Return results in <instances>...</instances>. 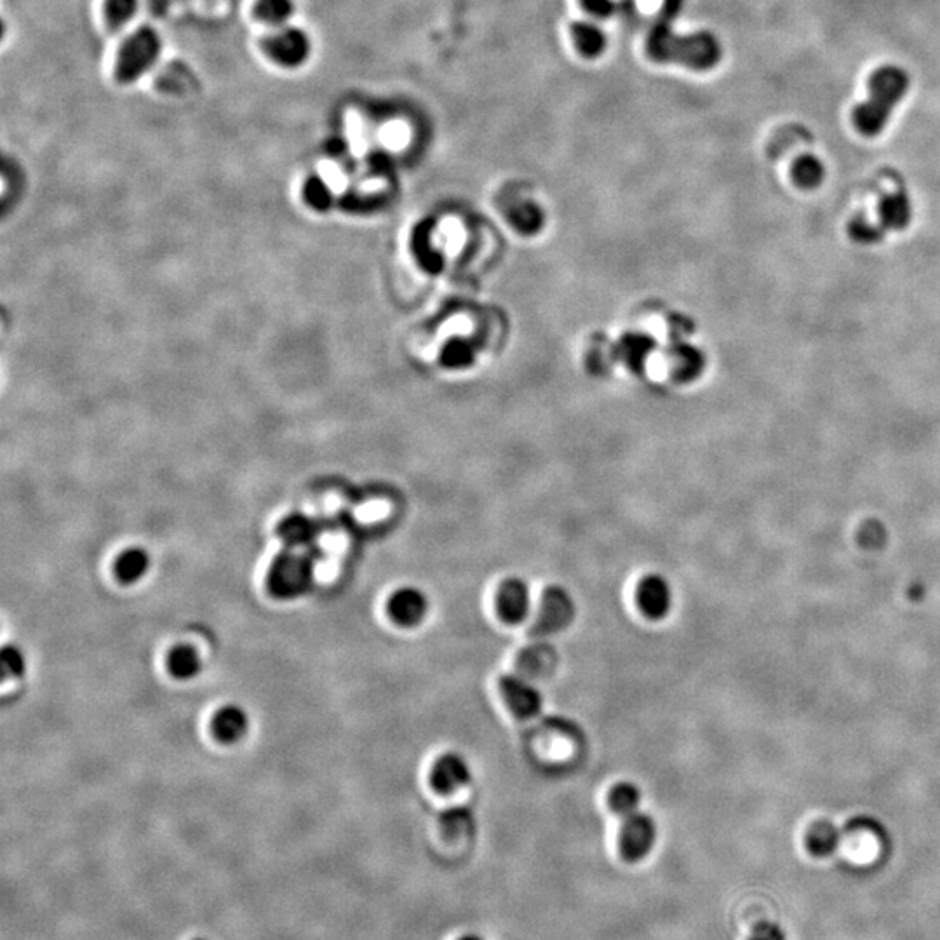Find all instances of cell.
Returning <instances> with one entry per match:
<instances>
[{
	"instance_id": "1",
	"label": "cell",
	"mask_w": 940,
	"mask_h": 940,
	"mask_svg": "<svg viewBox=\"0 0 940 940\" xmlns=\"http://www.w3.org/2000/svg\"><path fill=\"white\" fill-rule=\"evenodd\" d=\"M907 89L909 77L902 68L887 65L876 70L869 79V98L853 112V126L860 135H880Z\"/></svg>"
},
{
	"instance_id": "2",
	"label": "cell",
	"mask_w": 940,
	"mask_h": 940,
	"mask_svg": "<svg viewBox=\"0 0 940 940\" xmlns=\"http://www.w3.org/2000/svg\"><path fill=\"white\" fill-rule=\"evenodd\" d=\"M161 37L154 28L143 27L129 35L117 54L115 77L121 84H131L154 65L161 54Z\"/></svg>"
},
{
	"instance_id": "3",
	"label": "cell",
	"mask_w": 940,
	"mask_h": 940,
	"mask_svg": "<svg viewBox=\"0 0 940 940\" xmlns=\"http://www.w3.org/2000/svg\"><path fill=\"white\" fill-rule=\"evenodd\" d=\"M655 841L657 826L652 817L639 812L624 817L618 833V846L625 860L638 862L645 859L646 855L652 852Z\"/></svg>"
},
{
	"instance_id": "4",
	"label": "cell",
	"mask_w": 940,
	"mask_h": 940,
	"mask_svg": "<svg viewBox=\"0 0 940 940\" xmlns=\"http://www.w3.org/2000/svg\"><path fill=\"white\" fill-rule=\"evenodd\" d=\"M575 603L563 587H549L540 599L537 624L535 629L540 634H554L563 631L573 622Z\"/></svg>"
},
{
	"instance_id": "5",
	"label": "cell",
	"mask_w": 940,
	"mask_h": 940,
	"mask_svg": "<svg viewBox=\"0 0 940 940\" xmlns=\"http://www.w3.org/2000/svg\"><path fill=\"white\" fill-rule=\"evenodd\" d=\"M265 51L284 67H298L309 58V37L298 28H284L265 41Z\"/></svg>"
},
{
	"instance_id": "6",
	"label": "cell",
	"mask_w": 940,
	"mask_h": 940,
	"mask_svg": "<svg viewBox=\"0 0 940 940\" xmlns=\"http://www.w3.org/2000/svg\"><path fill=\"white\" fill-rule=\"evenodd\" d=\"M472 770L467 759L458 752H446L434 761L430 770V784L437 793L453 794L467 786Z\"/></svg>"
},
{
	"instance_id": "7",
	"label": "cell",
	"mask_w": 940,
	"mask_h": 940,
	"mask_svg": "<svg viewBox=\"0 0 940 940\" xmlns=\"http://www.w3.org/2000/svg\"><path fill=\"white\" fill-rule=\"evenodd\" d=\"M636 601L643 615L652 620L667 617L672 608V587L662 575L652 573L639 580Z\"/></svg>"
},
{
	"instance_id": "8",
	"label": "cell",
	"mask_w": 940,
	"mask_h": 940,
	"mask_svg": "<svg viewBox=\"0 0 940 940\" xmlns=\"http://www.w3.org/2000/svg\"><path fill=\"white\" fill-rule=\"evenodd\" d=\"M500 692L511 711L519 718L537 716L544 705V697L537 686L519 676H504L500 679Z\"/></svg>"
},
{
	"instance_id": "9",
	"label": "cell",
	"mask_w": 940,
	"mask_h": 940,
	"mask_svg": "<svg viewBox=\"0 0 940 940\" xmlns=\"http://www.w3.org/2000/svg\"><path fill=\"white\" fill-rule=\"evenodd\" d=\"M389 617L403 627H415L429 611V599L417 587H401L387 603Z\"/></svg>"
},
{
	"instance_id": "10",
	"label": "cell",
	"mask_w": 940,
	"mask_h": 940,
	"mask_svg": "<svg viewBox=\"0 0 940 940\" xmlns=\"http://www.w3.org/2000/svg\"><path fill=\"white\" fill-rule=\"evenodd\" d=\"M497 610L509 624H519L531 610V591L521 578H507L497 591Z\"/></svg>"
},
{
	"instance_id": "11",
	"label": "cell",
	"mask_w": 940,
	"mask_h": 940,
	"mask_svg": "<svg viewBox=\"0 0 940 940\" xmlns=\"http://www.w3.org/2000/svg\"><path fill=\"white\" fill-rule=\"evenodd\" d=\"M310 570L302 558H279L270 571V587L277 596H295L309 584Z\"/></svg>"
},
{
	"instance_id": "12",
	"label": "cell",
	"mask_w": 940,
	"mask_h": 940,
	"mask_svg": "<svg viewBox=\"0 0 940 940\" xmlns=\"http://www.w3.org/2000/svg\"><path fill=\"white\" fill-rule=\"evenodd\" d=\"M249 719L239 705H223L213 716V733L223 744H235L248 732Z\"/></svg>"
},
{
	"instance_id": "13",
	"label": "cell",
	"mask_w": 940,
	"mask_h": 940,
	"mask_svg": "<svg viewBox=\"0 0 940 940\" xmlns=\"http://www.w3.org/2000/svg\"><path fill=\"white\" fill-rule=\"evenodd\" d=\"M878 215H880V225H883L885 229H906L913 216L909 197L904 192H892V194L885 195L880 201Z\"/></svg>"
},
{
	"instance_id": "14",
	"label": "cell",
	"mask_w": 940,
	"mask_h": 940,
	"mask_svg": "<svg viewBox=\"0 0 940 940\" xmlns=\"http://www.w3.org/2000/svg\"><path fill=\"white\" fill-rule=\"evenodd\" d=\"M148 568H150V556L147 551L138 547L122 552L115 561V575L122 584H135L147 575Z\"/></svg>"
},
{
	"instance_id": "15",
	"label": "cell",
	"mask_w": 940,
	"mask_h": 940,
	"mask_svg": "<svg viewBox=\"0 0 940 940\" xmlns=\"http://www.w3.org/2000/svg\"><path fill=\"white\" fill-rule=\"evenodd\" d=\"M840 831L829 824V822H819L806 834V848L808 852L815 857H829L833 855L838 846H840Z\"/></svg>"
},
{
	"instance_id": "16",
	"label": "cell",
	"mask_w": 940,
	"mask_h": 940,
	"mask_svg": "<svg viewBox=\"0 0 940 940\" xmlns=\"http://www.w3.org/2000/svg\"><path fill=\"white\" fill-rule=\"evenodd\" d=\"M168 669L176 679H192L199 676L202 660L194 646L178 645L169 652Z\"/></svg>"
},
{
	"instance_id": "17",
	"label": "cell",
	"mask_w": 940,
	"mask_h": 940,
	"mask_svg": "<svg viewBox=\"0 0 940 940\" xmlns=\"http://www.w3.org/2000/svg\"><path fill=\"white\" fill-rule=\"evenodd\" d=\"M641 799H643V796H641L639 787L632 784V782H620L608 794V803H610L611 810L620 817H627L631 813L638 812Z\"/></svg>"
},
{
	"instance_id": "18",
	"label": "cell",
	"mask_w": 940,
	"mask_h": 940,
	"mask_svg": "<svg viewBox=\"0 0 940 940\" xmlns=\"http://www.w3.org/2000/svg\"><path fill=\"white\" fill-rule=\"evenodd\" d=\"M826 176L824 164L813 157V155H803L798 161L794 162L793 180L799 188L803 190H812L819 187Z\"/></svg>"
},
{
	"instance_id": "19",
	"label": "cell",
	"mask_w": 940,
	"mask_h": 940,
	"mask_svg": "<svg viewBox=\"0 0 940 940\" xmlns=\"http://www.w3.org/2000/svg\"><path fill=\"white\" fill-rule=\"evenodd\" d=\"M293 11L295 6L291 0H258L255 6L256 18L269 25H281L289 20Z\"/></svg>"
},
{
	"instance_id": "20",
	"label": "cell",
	"mask_w": 940,
	"mask_h": 940,
	"mask_svg": "<svg viewBox=\"0 0 940 940\" xmlns=\"http://www.w3.org/2000/svg\"><path fill=\"white\" fill-rule=\"evenodd\" d=\"M138 9V0H107L105 2V18L108 27L119 30L126 23L133 20Z\"/></svg>"
},
{
	"instance_id": "21",
	"label": "cell",
	"mask_w": 940,
	"mask_h": 940,
	"mask_svg": "<svg viewBox=\"0 0 940 940\" xmlns=\"http://www.w3.org/2000/svg\"><path fill=\"white\" fill-rule=\"evenodd\" d=\"M881 227L883 225H874L864 218H857L850 223L848 232L852 235L853 241L860 242V244H873L881 239Z\"/></svg>"
},
{
	"instance_id": "22",
	"label": "cell",
	"mask_w": 940,
	"mask_h": 940,
	"mask_svg": "<svg viewBox=\"0 0 940 940\" xmlns=\"http://www.w3.org/2000/svg\"><path fill=\"white\" fill-rule=\"evenodd\" d=\"M2 669H4V679L13 676L18 678L25 669V657L16 646H6L2 652Z\"/></svg>"
},
{
	"instance_id": "23",
	"label": "cell",
	"mask_w": 940,
	"mask_h": 940,
	"mask_svg": "<svg viewBox=\"0 0 940 940\" xmlns=\"http://www.w3.org/2000/svg\"><path fill=\"white\" fill-rule=\"evenodd\" d=\"M887 540V531L880 523L867 524L860 531V545L866 549H880Z\"/></svg>"
},
{
	"instance_id": "24",
	"label": "cell",
	"mask_w": 940,
	"mask_h": 940,
	"mask_svg": "<svg viewBox=\"0 0 940 940\" xmlns=\"http://www.w3.org/2000/svg\"><path fill=\"white\" fill-rule=\"evenodd\" d=\"M575 35H577L578 46L582 47L585 53L594 54L601 49V35L594 28L578 27Z\"/></svg>"
},
{
	"instance_id": "25",
	"label": "cell",
	"mask_w": 940,
	"mask_h": 940,
	"mask_svg": "<svg viewBox=\"0 0 940 940\" xmlns=\"http://www.w3.org/2000/svg\"><path fill=\"white\" fill-rule=\"evenodd\" d=\"M749 940H787L786 932L775 923H759L752 930Z\"/></svg>"
},
{
	"instance_id": "26",
	"label": "cell",
	"mask_w": 940,
	"mask_h": 940,
	"mask_svg": "<svg viewBox=\"0 0 940 940\" xmlns=\"http://www.w3.org/2000/svg\"><path fill=\"white\" fill-rule=\"evenodd\" d=\"M641 4L645 7H653L655 6V0H641Z\"/></svg>"
},
{
	"instance_id": "27",
	"label": "cell",
	"mask_w": 940,
	"mask_h": 940,
	"mask_svg": "<svg viewBox=\"0 0 940 940\" xmlns=\"http://www.w3.org/2000/svg\"><path fill=\"white\" fill-rule=\"evenodd\" d=\"M460 940H481V939H477V937H472V935H467V937H462V939Z\"/></svg>"
}]
</instances>
